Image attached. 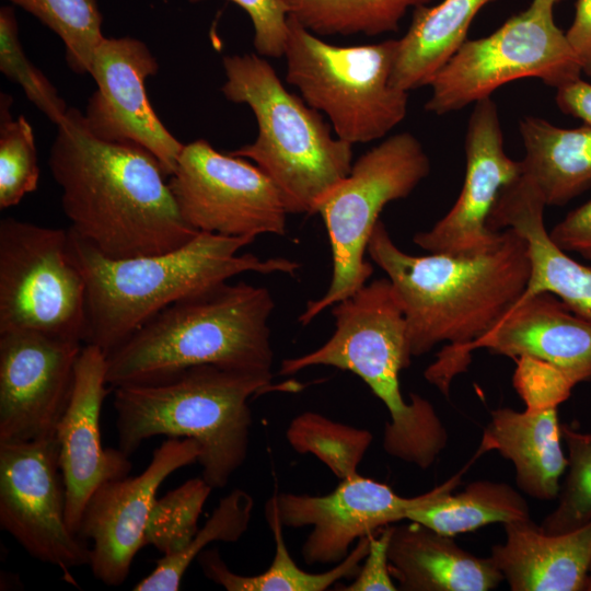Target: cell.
Masks as SVG:
<instances>
[{
  "label": "cell",
  "mask_w": 591,
  "mask_h": 591,
  "mask_svg": "<svg viewBox=\"0 0 591 591\" xmlns=\"http://www.w3.org/2000/svg\"><path fill=\"white\" fill-rule=\"evenodd\" d=\"M0 526L43 563L66 572L89 565L88 543L66 522L56 437L0 443Z\"/></svg>",
  "instance_id": "13"
},
{
  "label": "cell",
  "mask_w": 591,
  "mask_h": 591,
  "mask_svg": "<svg viewBox=\"0 0 591 591\" xmlns=\"http://www.w3.org/2000/svg\"><path fill=\"white\" fill-rule=\"evenodd\" d=\"M501 231L496 245L473 255H409L395 245L380 220L369 240L367 253L386 274L402 304L412 357L448 343L425 371L444 395L471 362V344L513 306L528 285L526 243L511 228Z\"/></svg>",
  "instance_id": "1"
},
{
  "label": "cell",
  "mask_w": 591,
  "mask_h": 591,
  "mask_svg": "<svg viewBox=\"0 0 591 591\" xmlns=\"http://www.w3.org/2000/svg\"><path fill=\"white\" fill-rule=\"evenodd\" d=\"M274 308L267 288L244 281L178 300L106 356L107 384L157 381L201 364L273 374L268 320Z\"/></svg>",
  "instance_id": "4"
},
{
  "label": "cell",
  "mask_w": 591,
  "mask_h": 591,
  "mask_svg": "<svg viewBox=\"0 0 591 591\" xmlns=\"http://www.w3.org/2000/svg\"><path fill=\"white\" fill-rule=\"evenodd\" d=\"M169 185L182 217L198 232L254 239L287 232L289 212L274 182L207 140L184 144Z\"/></svg>",
  "instance_id": "12"
},
{
  "label": "cell",
  "mask_w": 591,
  "mask_h": 591,
  "mask_svg": "<svg viewBox=\"0 0 591 591\" xmlns=\"http://www.w3.org/2000/svg\"><path fill=\"white\" fill-rule=\"evenodd\" d=\"M34 15L65 45L66 60L79 74L90 73L94 51L105 37L96 0H8Z\"/></svg>",
  "instance_id": "32"
},
{
  "label": "cell",
  "mask_w": 591,
  "mask_h": 591,
  "mask_svg": "<svg viewBox=\"0 0 591 591\" xmlns=\"http://www.w3.org/2000/svg\"><path fill=\"white\" fill-rule=\"evenodd\" d=\"M584 591H591V566H590V569H589V575H588V578H587Z\"/></svg>",
  "instance_id": "43"
},
{
  "label": "cell",
  "mask_w": 591,
  "mask_h": 591,
  "mask_svg": "<svg viewBox=\"0 0 591 591\" xmlns=\"http://www.w3.org/2000/svg\"><path fill=\"white\" fill-rule=\"evenodd\" d=\"M265 517L275 542V555L269 567L255 576L237 575L227 566L217 548L205 549L196 559L207 579L228 591H324L340 579L357 576L373 535L361 537L331 570L312 573L301 569L290 556L274 496L265 505Z\"/></svg>",
  "instance_id": "27"
},
{
  "label": "cell",
  "mask_w": 591,
  "mask_h": 591,
  "mask_svg": "<svg viewBox=\"0 0 591 591\" xmlns=\"http://www.w3.org/2000/svg\"><path fill=\"white\" fill-rule=\"evenodd\" d=\"M480 348L513 360L545 363L573 387L591 380V318L548 292L518 300L468 351Z\"/></svg>",
  "instance_id": "20"
},
{
  "label": "cell",
  "mask_w": 591,
  "mask_h": 591,
  "mask_svg": "<svg viewBox=\"0 0 591 591\" xmlns=\"http://www.w3.org/2000/svg\"><path fill=\"white\" fill-rule=\"evenodd\" d=\"M254 510V498L235 488L219 500L207 522L179 553L162 556L154 569L137 584L135 591H177L189 565L213 542L235 543L247 531Z\"/></svg>",
  "instance_id": "30"
},
{
  "label": "cell",
  "mask_w": 591,
  "mask_h": 591,
  "mask_svg": "<svg viewBox=\"0 0 591 591\" xmlns=\"http://www.w3.org/2000/svg\"><path fill=\"white\" fill-rule=\"evenodd\" d=\"M158 69L157 59L143 42L104 37L94 51L89 73L97 89L83 116L95 137L144 148L171 176L184 144L165 128L149 102L146 80Z\"/></svg>",
  "instance_id": "17"
},
{
  "label": "cell",
  "mask_w": 591,
  "mask_h": 591,
  "mask_svg": "<svg viewBox=\"0 0 591 591\" xmlns=\"http://www.w3.org/2000/svg\"><path fill=\"white\" fill-rule=\"evenodd\" d=\"M566 36L582 72L591 77V0H577L575 18Z\"/></svg>",
  "instance_id": "41"
},
{
  "label": "cell",
  "mask_w": 591,
  "mask_h": 591,
  "mask_svg": "<svg viewBox=\"0 0 591 591\" xmlns=\"http://www.w3.org/2000/svg\"><path fill=\"white\" fill-rule=\"evenodd\" d=\"M18 31L14 10L9 5L2 7L0 9V70L23 89L28 101L49 120L58 125L68 112L67 104L45 74L28 60Z\"/></svg>",
  "instance_id": "36"
},
{
  "label": "cell",
  "mask_w": 591,
  "mask_h": 591,
  "mask_svg": "<svg viewBox=\"0 0 591 591\" xmlns=\"http://www.w3.org/2000/svg\"><path fill=\"white\" fill-rule=\"evenodd\" d=\"M213 488L202 477L190 478L161 498H155L143 534L162 556L183 551L195 536L204 506Z\"/></svg>",
  "instance_id": "33"
},
{
  "label": "cell",
  "mask_w": 591,
  "mask_h": 591,
  "mask_svg": "<svg viewBox=\"0 0 591 591\" xmlns=\"http://www.w3.org/2000/svg\"><path fill=\"white\" fill-rule=\"evenodd\" d=\"M86 287L68 230L0 221V333L31 331L82 343Z\"/></svg>",
  "instance_id": "11"
},
{
  "label": "cell",
  "mask_w": 591,
  "mask_h": 591,
  "mask_svg": "<svg viewBox=\"0 0 591 591\" xmlns=\"http://www.w3.org/2000/svg\"><path fill=\"white\" fill-rule=\"evenodd\" d=\"M222 65L223 95L250 106L257 123L255 140L229 153L255 162L289 213L313 215L317 200L350 172L352 144L333 136L318 112L290 93L263 56L230 55Z\"/></svg>",
  "instance_id": "7"
},
{
  "label": "cell",
  "mask_w": 591,
  "mask_h": 591,
  "mask_svg": "<svg viewBox=\"0 0 591 591\" xmlns=\"http://www.w3.org/2000/svg\"><path fill=\"white\" fill-rule=\"evenodd\" d=\"M513 384L525 406H559L573 386L556 369L540 361L519 358Z\"/></svg>",
  "instance_id": "37"
},
{
  "label": "cell",
  "mask_w": 591,
  "mask_h": 591,
  "mask_svg": "<svg viewBox=\"0 0 591 591\" xmlns=\"http://www.w3.org/2000/svg\"><path fill=\"white\" fill-rule=\"evenodd\" d=\"M69 250L86 287L84 344L106 356L172 303L244 273L293 275L300 264L240 251L255 240L199 232L166 253L114 259L68 229Z\"/></svg>",
  "instance_id": "3"
},
{
  "label": "cell",
  "mask_w": 591,
  "mask_h": 591,
  "mask_svg": "<svg viewBox=\"0 0 591 591\" xmlns=\"http://www.w3.org/2000/svg\"><path fill=\"white\" fill-rule=\"evenodd\" d=\"M199 2L204 0H188ZM243 9L254 27V46L259 56H283L289 12L282 0H230Z\"/></svg>",
  "instance_id": "38"
},
{
  "label": "cell",
  "mask_w": 591,
  "mask_h": 591,
  "mask_svg": "<svg viewBox=\"0 0 591 591\" xmlns=\"http://www.w3.org/2000/svg\"><path fill=\"white\" fill-rule=\"evenodd\" d=\"M273 374L195 366L166 378L115 387L118 449L130 456L155 436L194 439L201 453V477L227 486L244 464L250 445L248 401L267 391Z\"/></svg>",
  "instance_id": "6"
},
{
  "label": "cell",
  "mask_w": 591,
  "mask_h": 591,
  "mask_svg": "<svg viewBox=\"0 0 591 591\" xmlns=\"http://www.w3.org/2000/svg\"><path fill=\"white\" fill-rule=\"evenodd\" d=\"M545 207L536 186L521 175L502 188L487 223L493 231L511 228L526 243L530 277L519 300L548 292L591 318V265L579 263L554 243L544 222Z\"/></svg>",
  "instance_id": "21"
},
{
  "label": "cell",
  "mask_w": 591,
  "mask_h": 591,
  "mask_svg": "<svg viewBox=\"0 0 591 591\" xmlns=\"http://www.w3.org/2000/svg\"><path fill=\"white\" fill-rule=\"evenodd\" d=\"M464 471L416 497H402L390 486L358 473L340 479L338 486L324 496L281 493L274 498L283 528H312L301 547L304 563L338 564L361 537L407 519L412 510L452 493Z\"/></svg>",
  "instance_id": "14"
},
{
  "label": "cell",
  "mask_w": 591,
  "mask_h": 591,
  "mask_svg": "<svg viewBox=\"0 0 591 591\" xmlns=\"http://www.w3.org/2000/svg\"><path fill=\"white\" fill-rule=\"evenodd\" d=\"M288 26L287 81L306 104L329 118L335 136L350 144L371 142L404 120L408 92L391 81L397 39L337 46L291 15Z\"/></svg>",
  "instance_id": "8"
},
{
  "label": "cell",
  "mask_w": 591,
  "mask_h": 591,
  "mask_svg": "<svg viewBox=\"0 0 591 591\" xmlns=\"http://www.w3.org/2000/svg\"><path fill=\"white\" fill-rule=\"evenodd\" d=\"M530 518L529 505L518 490L509 484L485 479L472 482L463 491L450 493L407 515V520L449 536L491 523L506 524Z\"/></svg>",
  "instance_id": "28"
},
{
  "label": "cell",
  "mask_w": 591,
  "mask_h": 591,
  "mask_svg": "<svg viewBox=\"0 0 591 591\" xmlns=\"http://www.w3.org/2000/svg\"><path fill=\"white\" fill-rule=\"evenodd\" d=\"M429 172L419 140L399 132L363 153L348 175L317 200L313 213L321 215L327 231L333 275L323 297L309 301L299 316L302 325L366 285L373 267L364 254L381 211L410 195Z\"/></svg>",
  "instance_id": "9"
},
{
  "label": "cell",
  "mask_w": 591,
  "mask_h": 591,
  "mask_svg": "<svg viewBox=\"0 0 591 591\" xmlns=\"http://www.w3.org/2000/svg\"><path fill=\"white\" fill-rule=\"evenodd\" d=\"M392 525V524H391ZM391 525L380 530L378 536L372 535L368 554L363 564L349 584L336 586L339 591H395L398 590L393 582L389 569L387 548L391 535Z\"/></svg>",
  "instance_id": "39"
},
{
  "label": "cell",
  "mask_w": 591,
  "mask_h": 591,
  "mask_svg": "<svg viewBox=\"0 0 591 591\" xmlns=\"http://www.w3.org/2000/svg\"><path fill=\"white\" fill-rule=\"evenodd\" d=\"M519 130L525 152L522 175L536 186L546 206H563L591 186V125L563 128L526 116Z\"/></svg>",
  "instance_id": "25"
},
{
  "label": "cell",
  "mask_w": 591,
  "mask_h": 591,
  "mask_svg": "<svg viewBox=\"0 0 591 591\" xmlns=\"http://www.w3.org/2000/svg\"><path fill=\"white\" fill-rule=\"evenodd\" d=\"M549 236L559 248L578 254L591 265V200L568 212Z\"/></svg>",
  "instance_id": "40"
},
{
  "label": "cell",
  "mask_w": 591,
  "mask_h": 591,
  "mask_svg": "<svg viewBox=\"0 0 591 591\" xmlns=\"http://www.w3.org/2000/svg\"><path fill=\"white\" fill-rule=\"evenodd\" d=\"M12 97L0 96V208L18 205L37 188L39 166L33 128L23 115L12 118Z\"/></svg>",
  "instance_id": "34"
},
{
  "label": "cell",
  "mask_w": 591,
  "mask_h": 591,
  "mask_svg": "<svg viewBox=\"0 0 591 591\" xmlns=\"http://www.w3.org/2000/svg\"><path fill=\"white\" fill-rule=\"evenodd\" d=\"M556 104L568 115L591 125V84L581 78L556 89Z\"/></svg>",
  "instance_id": "42"
},
{
  "label": "cell",
  "mask_w": 591,
  "mask_h": 591,
  "mask_svg": "<svg viewBox=\"0 0 591 591\" xmlns=\"http://www.w3.org/2000/svg\"><path fill=\"white\" fill-rule=\"evenodd\" d=\"M561 437L568 449L566 476L556 508L540 525L551 534L572 531L591 520V433L561 425Z\"/></svg>",
  "instance_id": "35"
},
{
  "label": "cell",
  "mask_w": 591,
  "mask_h": 591,
  "mask_svg": "<svg viewBox=\"0 0 591 591\" xmlns=\"http://www.w3.org/2000/svg\"><path fill=\"white\" fill-rule=\"evenodd\" d=\"M493 0H442L415 8L407 32L397 39L391 81L409 92L429 85L436 73L466 40L478 11Z\"/></svg>",
  "instance_id": "26"
},
{
  "label": "cell",
  "mask_w": 591,
  "mask_h": 591,
  "mask_svg": "<svg viewBox=\"0 0 591 591\" xmlns=\"http://www.w3.org/2000/svg\"><path fill=\"white\" fill-rule=\"evenodd\" d=\"M558 406L510 407L490 412L477 456L496 450L511 461L519 489L530 497L551 501L558 497L568 460L561 447Z\"/></svg>",
  "instance_id": "24"
},
{
  "label": "cell",
  "mask_w": 591,
  "mask_h": 591,
  "mask_svg": "<svg viewBox=\"0 0 591 591\" xmlns=\"http://www.w3.org/2000/svg\"><path fill=\"white\" fill-rule=\"evenodd\" d=\"M48 164L69 230L108 258L171 252L199 233L182 217L159 160L95 137L77 108L57 125Z\"/></svg>",
  "instance_id": "2"
},
{
  "label": "cell",
  "mask_w": 591,
  "mask_h": 591,
  "mask_svg": "<svg viewBox=\"0 0 591 591\" xmlns=\"http://www.w3.org/2000/svg\"><path fill=\"white\" fill-rule=\"evenodd\" d=\"M286 438L296 452L314 455L339 479L358 474L373 440L369 430L334 421L315 412L297 416Z\"/></svg>",
  "instance_id": "31"
},
{
  "label": "cell",
  "mask_w": 591,
  "mask_h": 591,
  "mask_svg": "<svg viewBox=\"0 0 591 591\" xmlns=\"http://www.w3.org/2000/svg\"><path fill=\"white\" fill-rule=\"evenodd\" d=\"M81 349L37 332L0 333V443L56 437Z\"/></svg>",
  "instance_id": "15"
},
{
  "label": "cell",
  "mask_w": 591,
  "mask_h": 591,
  "mask_svg": "<svg viewBox=\"0 0 591 591\" xmlns=\"http://www.w3.org/2000/svg\"><path fill=\"white\" fill-rule=\"evenodd\" d=\"M332 313L335 331L329 339L309 354L283 359L279 374L315 366L355 373L389 412L384 451L422 470L430 467L447 448L449 434L428 399L412 393L407 402L402 395L399 373L413 357L405 314L392 282L386 277L366 283L335 303Z\"/></svg>",
  "instance_id": "5"
},
{
  "label": "cell",
  "mask_w": 591,
  "mask_h": 591,
  "mask_svg": "<svg viewBox=\"0 0 591 591\" xmlns=\"http://www.w3.org/2000/svg\"><path fill=\"white\" fill-rule=\"evenodd\" d=\"M491 559L512 591H584L591 566V520L551 534L531 518L503 524Z\"/></svg>",
  "instance_id": "22"
},
{
  "label": "cell",
  "mask_w": 591,
  "mask_h": 591,
  "mask_svg": "<svg viewBox=\"0 0 591 591\" xmlns=\"http://www.w3.org/2000/svg\"><path fill=\"white\" fill-rule=\"evenodd\" d=\"M560 1L532 0L490 35L466 39L431 80L426 111L456 112L522 78L555 89L580 78L579 59L555 23L554 8Z\"/></svg>",
  "instance_id": "10"
},
{
  "label": "cell",
  "mask_w": 591,
  "mask_h": 591,
  "mask_svg": "<svg viewBox=\"0 0 591 591\" xmlns=\"http://www.w3.org/2000/svg\"><path fill=\"white\" fill-rule=\"evenodd\" d=\"M389 569L403 591H489L503 580L491 557L461 548L424 524L391 525Z\"/></svg>",
  "instance_id": "23"
},
{
  "label": "cell",
  "mask_w": 591,
  "mask_h": 591,
  "mask_svg": "<svg viewBox=\"0 0 591 591\" xmlns=\"http://www.w3.org/2000/svg\"><path fill=\"white\" fill-rule=\"evenodd\" d=\"M466 170L460 195L451 209L414 243L428 253L473 255L491 248L502 231H493L488 218L503 187L522 175L521 161L505 151L496 103L474 104L465 135Z\"/></svg>",
  "instance_id": "18"
},
{
  "label": "cell",
  "mask_w": 591,
  "mask_h": 591,
  "mask_svg": "<svg viewBox=\"0 0 591 591\" xmlns=\"http://www.w3.org/2000/svg\"><path fill=\"white\" fill-rule=\"evenodd\" d=\"M106 355L85 344L78 357L72 393L57 426L66 489V522L78 535L85 505L102 484L128 475L132 464L119 449L104 448L101 410L108 393Z\"/></svg>",
  "instance_id": "19"
},
{
  "label": "cell",
  "mask_w": 591,
  "mask_h": 591,
  "mask_svg": "<svg viewBox=\"0 0 591 591\" xmlns=\"http://www.w3.org/2000/svg\"><path fill=\"white\" fill-rule=\"evenodd\" d=\"M431 0H282L289 15L317 36L395 32L412 7Z\"/></svg>",
  "instance_id": "29"
},
{
  "label": "cell",
  "mask_w": 591,
  "mask_h": 591,
  "mask_svg": "<svg viewBox=\"0 0 591 591\" xmlns=\"http://www.w3.org/2000/svg\"><path fill=\"white\" fill-rule=\"evenodd\" d=\"M201 453L194 439L169 438L153 451L144 471L135 477L108 480L89 498L78 535L91 541L89 566L95 579L120 586L143 547V534L157 491L178 468L196 462Z\"/></svg>",
  "instance_id": "16"
}]
</instances>
